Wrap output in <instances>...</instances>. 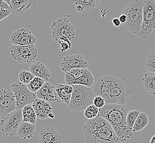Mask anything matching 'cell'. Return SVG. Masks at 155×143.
Returning <instances> with one entry per match:
<instances>
[{"label": "cell", "mask_w": 155, "mask_h": 143, "mask_svg": "<svg viewBox=\"0 0 155 143\" xmlns=\"http://www.w3.org/2000/svg\"></svg>", "instance_id": "41"}, {"label": "cell", "mask_w": 155, "mask_h": 143, "mask_svg": "<svg viewBox=\"0 0 155 143\" xmlns=\"http://www.w3.org/2000/svg\"><path fill=\"white\" fill-rule=\"evenodd\" d=\"M116 78L114 76L108 75L98 78L93 89L95 96L102 97L106 100V103H109L111 89Z\"/></svg>", "instance_id": "11"}, {"label": "cell", "mask_w": 155, "mask_h": 143, "mask_svg": "<svg viewBox=\"0 0 155 143\" xmlns=\"http://www.w3.org/2000/svg\"><path fill=\"white\" fill-rule=\"evenodd\" d=\"M73 91L74 88L71 85L56 84L55 87V101L58 103H65L68 105Z\"/></svg>", "instance_id": "16"}, {"label": "cell", "mask_w": 155, "mask_h": 143, "mask_svg": "<svg viewBox=\"0 0 155 143\" xmlns=\"http://www.w3.org/2000/svg\"><path fill=\"white\" fill-rule=\"evenodd\" d=\"M37 98L43 100L47 102L55 101V87L49 81L45 82L40 90L36 93Z\"/></svg>", "instance_id": "19"}, {"label": "cell", "mask_w": 155, "mask_h": 143, "mask_svg": "<svg viewBox=\"0 0 155 143\" xmlns=\"http://www.w3.org/2000/svg\"><path fill=\"white\" fill-rule=\"evenodd\" d=\"M74 91L68 108L72 111L80 112L84 111L93 103L95 95L91 87L82 85H73Z\"/></svg>", "instance_id": "4"}, {"label": "cell", "mask_w": 155, "mask_h": 143, "mask_svg": "<svg viewBox=\"0 0 155 143\" xmlns=\"http://www.w3.org/2000/svg\"><path fill=\"white\" fill-rule=\"evenodd\" d=\"M143 0H133L123 10L127 16V21L123 24L124 27L133 34H139L143 19Z\"/></svg>", "instance_id": "3"}, {"label": "cell", "mask_w": 155, "mask_h": 143, "mask_svg": "<svg viewBox=\"0 0 155 143\" xmlns=\"http://www.w3.org/2000/svg\"><path fill=\"white\" fill-rule=\"evenodd\" d=\"M129 111L124 105L117 103H106L103 107L99 109V116L108 122L121 142L130 139L133 135V132L128 128L127 125Z\"/></svg>", "instance_id": "1"}, {"label": "cell", "mask_w": 155, "mask_h": 143, "mask_svg": "<svg viewBox=\"0 0 155 143\" xmlns=\"http://www.w3.org/2000/svg\"><path fill=\"white\" fill-rule=\"evenodd\" d=\"M49 118H52V119L55 118V115H54V114H53V113H50L49 115Z\"/></svg>", "instance_id": "39"}, {"label": "cell", "mask_w": 155, "mask_h": 143, "mask_svg": "<svg viewBox=\"0 0 155 143\" xmlns=\"http://www.w3.org/2000/svg\"><path fill=\"white\" fill-rule=\"evenodd\" d=\"M23 122L35 125L37 116L32 105H28L22 109Z\"/></svg>", "instance_id": "25"}, {"label": "cell", "mask_w": 155, "mask_h": 143, "mask_svg": "<svg viewBox=\"0 0 155 143\" xmlns=\"http://www.w3.org/2000/svg\"><path fill=\"white\" fill-rule=\"evenodd\" d=\"M112 23L116 27H119L121 24V22L120 21L119 19L118 18H114L113 19H112Z\"/></svg>", "instance_id": "36"}, {"label": "cell", "mask_w": 155, "mask_h": 143, "mask_svg": "<svg viewBox=\"0 0 155 143\" xmlns=\"http://www.w3.org/2000/svg\"><path fill=\"white\" fill-rule=\"evenodd\" d=\"M150 143H155V135L151 139Z\"/></svg>", "instance_id": "38"}, {"label": "cell", "mask_w": 155, "mask_h": 143, "mask_svg": "<svg viewBox=\"0 0 155 143\" xmlns=\"http://www.w3.org/2000/svg\"><path fill=\"white\" fill-rule=\"evenodd\" d=\"M88 63L80 55H70L64 57L61 62V70L65 73L77 68H87Z\"/></svg>", "instance_id": "13"}, {"label": "cell", "mask_w": 155, "mask_h": 143, "mask_svg": "<svg viewBox=\"0 0 155 143\" xmlns=\"http://www.w3.org/2000/svg\"><path fill=\"white\" fill-rule=\"evenodd\" d=\"M126 103V91L123 81L116 78L112 87L109 103L123 104Z\"/></svg>", "instance_id": "14"}, {"label": "cell", "mask_w": 155, "mask_h": 143, "mask_svg": "<svg viewBox=\"0 0 155 143\" xmlns=\"http://www.w3.org/2000/svg\"><path fill=\"white\" fill-rule=\"evenodd\" d=\"M149 124V118L145 112H140L137 118V121L134 126L133 132H140L142 131Z\"/></svg>", "instance_id": "26"}, {"label": "cell", "mask_w": 155, "mask_h": 143, "mask_svg": "<svg viewBox=\"0 0 155 143\" xmlns=\"http://www.w3.org/2000/svg\"><path fill=\"white\" fill-rule=\"evenodd\" d=\"M140 113V112L138 110L129 111L128 112L127 117V125L130 131H133L134 126L137 121V117L139 115Z\"/></svg>", "instance_id": "28"}, {"label": "cell", "mask_w": 155, "mask_h": 143, "mask_svg": "<svg viewBox=\"0 0 155 143\" xmlns=\"http://www.w3.org/2000/svg\"><path fill=\"white\" fill-rule=\"evenodd\" d=\"M99 109L94 105H91L88 106L84 111V116L87 119H92L99 116Z\"/></svg>", "instance_id": "29"}, {"label": "cell", "mask_w": 155, "mask_h": 143, "mask_svg": "<svg viewBox=\"0 0 155 143\" xmlns=\"http://www.w3.org/2000/svg\"><path fill=\"white\" fill-rule=\"evenodd\" d=\"M101 0H72L76 6V10L78 12L86 13L95 8Z\"/></svg>", "instance_id": "21"}, {"label": "cell", "mask_w": 155, "mask_h": 143, "mask_svg": "<svg viewBox=\"0 0 155 143\" xmlns=\"http://www.w3.org/2000/svg\"><path fill=\"white\" fill-rule=\"evenodd\" d=\"M40 143H62L63 137L54 128L48 126L41 129L39 133Z\"/></svg>", "instance_id": "15"}, {"label": "cell", "mask_w": 155, "mask_h": 143, "mask_svg": "<svg viewBox=\"0 0 155 143\" xmlns=\"http://www.w3.org/2000/svg\"><path fill=\"white\" fill-rule=\"evenodd\" d=\"M86 143H118L117 135L108 122L102 117L88 120L83 128Z\"/></svg>", "instance_id": "2"}, {"label": "cell", "mask_w": 155, "mask_h": 143, "mask_svg": "<svg viewBox=\"0 0 155 143\" xmlns=\"http://www.w3.org/2000/svg\"><path fill=\"white\" fill-rule=\"evenodd\" d=\"M11 87L15 95L18 110H22L26 105H32L37 98L36 93L31 92L27 85L19 81L13 83Z\"/></svg>", "instance_id": "9"}, {"label": "cell", "mask_w": 155, "mask_h": 143, "mask_svg": "<svg viewBox=\"0 0 155 143\" xmlns=\"http://www.w3.org/2000/svg\"><path fill=\"white\" fill-rule=\"evenodd\" d=\"M9 50L13 59L22 65L31 62L38 55V51L35 45H12L9 47Z\"/></svg>", "instance_id": "8"}, {"label": "cell", "mask_w": 155, "mask_h": 143, "mask_svg": "<svg viewBox=\"0 0 155 143\" xmlns=\"http://www.w3.org/2000/svg\"><path fill=\"white\" fill-rule=\"evenodd\" d=\"M145 65L149 72L155 73V51L149 55L145 63Z\"/></svg>", "instance_id": "31"}, {"label": "cell", "mask_w": 155, "mask_h": 143, "mask_svg": "<svg viewBox=\"0 0 155 143\" xmlns=\"http://www.w3.org/2000/svg\"><path fill=\"white\" fill-rule=\"evenodd\" d=\"M33 0H10L12 14L21 16L29 9Z\"/></svg>", "instance_id": "20"}, {"label": "cell", "mask_w": 155, "mask_h": 143, "mask_svg": "<svg viewBox=\"0 0 155 143\" xmlns=\"http://www.w3.org/2000/svg\"><path fill=\"white\" fill-rule=\"evenodd\" d=\"M105 99L100 96H96L93 100V105H94L98 109H101L106 105Z\"/></svg>", "instance_id": "32"}, {"label": "cell", "mask_w": 155, "mask_h": 143, "mask_svg": "<svg viewBox=\"0 0 155 143\" xmlns=\"http://www.w3.org/2000/svg\"><path fill=\"white\" fill-rule=\"evenodd\" d=\"M94 81V78L92 72L88 69L86 68L84 75L74 81L73 85H82L91 87L93 85Z\"/></svg>", "instance_id": "24"}, {"label": "cell", "mask_w": 155, "mask_h": 143, "mask_svg": "<svg viewBox=\"0 0 155 143\" xmlns=\"http://www.w3.org/2000/svg\"><path fill=\"white\" fill-rule=\"evenodd\" d=\"M61 45V52H64L66 51L69 50L71 47L72 43H64L62 44H60Z\"/></svg>", "instance_id": "34"}, {"label": "cell", "mask_w": 155, "mask_h": 143, "mask_svg": "<svg viewBox=\"0 0 155 143\" xmlns=\"http://www.w3.org/2000/svg\"><path fill=\"white\" fill-rule=\"evenodd\" d=\"M155 29V1L143 0L142 27L139 37L145 39L150 37Z\"/></svg>", "instance_id": "6"}, {"label": "cell", "mask_w": 155, "mask_h": 143, "mask_svg": "<svg viewBox=\"0 0 155 143\" xmlns=\"http://www.w3.org/2000/svg\"><path fill=\"white\" fill-rule=\"evenodd\" d=\"M142 82L145 91L155 95V73H146L143 75Z\"/></svg>", "instance_id": "23"}, {"label": "cell", "mask_w": 155, "mask_h": 143, "mask_svg": "<svg viewBox=\"0 0 155 143\" xmlns=\"http://www.w3.org/2000/svg\"><path fill=\"white\" fill-rule=\"evenodd\" d=\"M5 2H6L8 5H9V6H11V3H10V0H3Z\"/></svg>", "instance_id": "40"}, {"label": "cell", "mask_w": 155, "mask_h": 143, "mask_svg": "<svg viewBox=\"0 0 155 143\" xmlns=\"http://www.w3.org/2000/svg\"><path fill=\"white\" fill-rule=\"evenodd\" d=\"M45 81H46L43 78L35 77L34 79L27 85L30 91L34 93H36L43 87Z\"/></svg>", "instance_id": "27"}, {"label": "cell", "mask_w": 155, "mask_h": 143, "mask_svg": "<svg viewBox=\"0 0 155 143\" xmlns=\"http://www.w3.org/2000/svg\"><path fill=\"white\" fill-rule=\"evenodd\" d=\"M37 37L31 30L25 28L18 29L11 35L9 43L12 45H31L37 43Z\"/></svg>", "instance_id": "12"}, {"label": "cell", "mask_w": 155, "mask_h": 143, "mask_svg": "<svg viewBox=\"0 0 155 143\" xmlns=\"http://www.w3.org/2000/svg\"><path fill=\"white\" fill-rule=\"evenodd\" d=\"M0 8L11 9V7L3 0H0Z\"/></svg>", "instance_id": "35"}, {"label": "cell", "mask_w": 155, "mask_h": 143, "mask_svg": "<svg viewBox=\"0 0 155 143\" xmlns=\"http://www.w3.org/2000/svg\"><path fill=\"white\" fill-rule=\"evenodd\" d=\"M12 14L11 9L0 8V21H2Z\"/></svg>", "instance_id": "33"}, {"label": "cell", "mask_w": 155, "mask_h": 143, "mask_svg": "<svg viewBox=\"0 0 155 143\" xmlns=\"http://www.w3.org/2000/svg\"><path fill=\"white\" fill-rule=\"evenodd\" d=\"M23 122L22 110L16 109L2 117L0 121L1 131L5 135L13 137L17 134L19 127Z\"/></svg>", "instance_id": "7"}, {"label": "cell", "mask_w": 155, "mask_h": 143, "mask_svg": "<svg viewBox=\"0 0 155 143\" xmlns=\"http://www.w3.org/2000/svg\"><path fill=\"white\" fill-rule=\"evenodd\" d=\"M119 19L120 20V21L121 22V23H123L124 24L125 22H127V16H126L125 14L122 13L120 15Z\"/></svg>", "instance_id": "37"}, {"label": "cell", "mask_w": 155, "mask_h": 143, "mask_svg": "<svg viewBox=\"0 0 155 143\" xmlns=\"http://www.w3.org/2000/svg\"><path fill=\"white\" fill-rule=\"evenodd\" d=\"M51 29L52 37L58 44H61L67 38L71 41L75 37V27L66 18L61 17L54 21L51 25Z\"/></svg>", "instance_id": "5"}, {"label": "cell", "mask_w": 155, "mask_h": 143, "mask_svg": "<svg viewBox=\"0 0 155 143\" xmlns=\"http://www.w3.org/2000/svg\"><path fill=\"white\" fill-rule=\"evenodd\" d=\"M29 71L35 77L43 78L46 81H49L51 75L49 68L40 61L31 64L29 65Z\"/></svg>", "instance_id": "18"}, {"label": "cell", "mask_w": 155, "mask_h": 143, "mask_svg": "<svg viewBox=\"0 0 155 143\" xmlns=\"http://www.w3.org/2000/svg\"><path fill=\"white\" fill-rule=\"evenodd\" d=\"M18 77L19 82L28 85L34 79L35 76L29 71L23 70L19 72Z\"/></svg>", "instance_id": "30"}, {"label": "cell", "mask_w": 155, "mask_h": 143, "mask_svg": "<svg viewBox=\"0 0 155 143\" xmlns=\"http://www.w3.org/2000/svg\"><path fill=\"white\" fill-rule=\"evenodd\" d=\"M36 126L28 122H23L19 127L17 134L23 140L30 139L35 133Z\"/></svg>", "instance_id": "22"}, {"label": "cell", "mask_w": 155, "mask_h": 143, "mask_svg": "<svg viewBox=\"0 0 155 143\" xmlns=\"http://www.w3.org/2000/svg\"><path fill=\"white\" fill-rule=\"evenodd\" d=\"M17 109L16 97L12 88L0 90V117H3Z\"/></svg>", "instance_id": "10"}, {"label": "cell", "mask_w": 155, "mask_h": 143, "mask_svg": "<svg viewBox=\"0 0 155 143\" xmlns=\"http://www.w3.org/2000/svg\"><path fill=\"white\" fill-rule=\"evenodd\" d=\"M38 118L44 120L49 118L50 113L53 112V108L49 102L36 98L32 103Z\"/></svg>", "instance_id": "17"}]
</instances>
